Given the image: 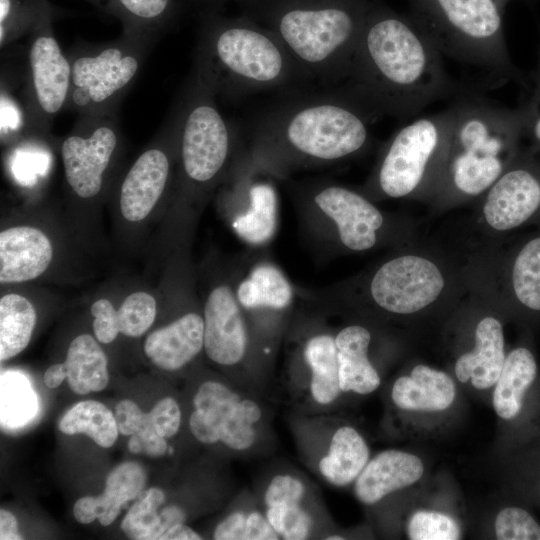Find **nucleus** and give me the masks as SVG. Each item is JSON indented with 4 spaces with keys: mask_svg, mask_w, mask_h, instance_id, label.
<instances>
[{
    "mask_svg": "<svg viewBox=\"0 0 540 540\" xmlns=\"http://www.w3.org/2000/svg\"><path fill=\"white\" fill-rule=\"evenodd\" d=\"M425 473V464L416 454L387 449L377 453L354 481L356 499L374 505L385 497L416 484Z\"/></svg>",
    "mask_w": 540,
    "mask_h": 540,
    "instance_id": "obj_22",
    "label": "nucleus"
},
{
    "mask_svg": "<svg viewBox=\"0 0 540 540\" xmlns=\"http://www.w3.org/2000/svg\"><path fill=\"white\" fill-rule=\"evenodd\" d=\"M363 435L351 425L337 427L326 453L318 462V471L331 485L346 487L356 480L370 459Z\"/></svg>",
    "mask_w": 540,
    "mask_h": 540,
    "instance_id": "obj_31",
    "label": "nucleus"
},
{
    "mask_svg": "<svg viewBox=\"0 0 540 540\" xmlns=\"http://www.w3.org/2000/svg\"><path fill=\"white\" fill-rule=\"evenodd\" d=\"M506 358L504 328L500 319L485 316L474 331V346L455 361L454 374L462 383L485 391L496 383Z\"/></svg>",
    "mask_w": 540,
    "mask_h": 540,
    "instance_id": "obj_27",
    "label": "nucleus"
},
{
    "mask_svg": "<svg viewBox=\"0 0 540 540\" xmlns=\"http://www.w3.org/2000/svg\"><path fill=\"white\" fill-rule=\"evenodd\" d=\"M288 182L304 232L326 255L366 252L382 240L385 215L363 192L327 179Z\"/></svg>",
    "mask_w": 540,
    "mask_h": 540,
    "instance_id": "obj_9",
    "label": "nucleus"
},
{
    "mask_svg": "<svg viewBox=\"0 0 540 540\" xmlns=\"http://www.w3.org/2000/svg\"><path fill=\"white\" fill-rule=\"evenodd\" d=\"M390 397L393 405L403 412L442 413L455 403L457 386L448 373L426 364H417L409 374L396 378Z\"/></svg>",
    "mask_w": 540,
    "mask_h": 540,
    "instance_id": "obj_25",
    "label": "nucleus"
},
{
    "mask_svg": "<svg viewBox=\"0 0 540 540\" xmlns=\"http://www.w3.org/2000/svg\"><path fill=\"white\" fill-rule=\"evenodd\" d=\"M256 121L246 157L278 180L365 152L381 116L345 84L282 94Z\"/></svg>",
    "mask_w": 540,
    "mask_h": 540,
    "instance_id": "obj_2",
    "label": "nucleus"
},
{
    "mask_svg": "<svg viewBox=\"0 0 540 540\" xmlns=\"http://www.w3.org/2000/svg\"><path fill=\"white\" fill-rule=\"evenodd\" d=\"M452 121L449 104L397 129L383 146L363 193L368 197L403 198L427 186L437 187Z\"/></svg>",
    "mask_w": 540,
    "mask_h": 540,
    "instance_id": "obj_10",
    "label": "nucleus"
},
{
    "mask_svg": "<svg viewBox=\"0 0 540 540\" xmlns=\"http://www.w3.org/2000/svg\"><path fill=\"white\" fill-rule=\"evenodd\" d=\"M37 315L30 300L17 293L0 299V360L5 362L28 346L35 329Z\"/></svg>",
    "mask_w": 540,
    "mask_h": 540,
    "instance_id": "obj_35",
    "label": "nucleus"
},
{
    "mask_svg": "<svg viewBox=\"0 0 540 540\" xmlns=\"http://www.w3.org/2000/svg\"><path fill=\"white\" fill-rule=\"evenodd\" d=\"M67 378L66 366L63 363H55L47 368L43 376L44 384L50 388L55 389L59 387Z\"/></svg>",
    "mask_w": 540,
    "mask_h": 540,
    "instance_id": "obj_52",
    "label": "nucleus"
},
{
    "mask_svg": "<svg viewBox=\"0 0 540 540\" xmlns=\"http://www.w3.org/2000/svg\"><path fill=\"white\" fill-rule=\"evenodd\" d=\"M179 107L167 121L157 143L144 150L126 172L119 191V207L129 222L144 220L166 191L177 160Z\"/></svg>",
    "mask_w": 540,
    "mask_h": 540,
    "instance_id": "obj_17",
    "label": "nucleus"
},
{
    "mask_svg": "<svg viewBox=\"0 0 540 540\" xmlns=\"http://www.w3.org/2000/svg\"><path fill=\"white\" fill-rule=\"evenodd\" d=\"M442 56L410 13L372 0L342 84L381 118L406 122L436 101L479 90L451 77Z\"/></svg>",
    "mask_w": 540,
    "mask_h": 540,
    "instance_id": "obj_1",
    "label": "nucleus"
},
{
    "mask_svg": "<svg viewBox=\"0 0 540 540\" xmlns=\"http://www.w3.org/2000/svg\"><path fill=\"white\" fill-rule=\"evenodd\" d=\"M321 317H307L298 332L297 359L309 371V389L313 400L321 405L332 404L342 393L335 334L320 321Z\"/></svg>",
    "mask_w": 540,
    "mask_h": 540,
    "instance_id": "obj_21",
    "label": "nucleus"
},
{
    "mask_svg": "<svg viewBox=\"0 0 540 540\" xmlns=\"http://www.w3.org/2000/svg\"><path fill=\"white\" fill-rule=\"evenodd\" d=\"M45 0H0V46L3 49L33 30Z\"/></svg>",
    "mask_w": 540,
    "mask_h": 540,
    "instance_id": "obj_38",
    "label": "nucleus"
},
{
    "mask_svg": "<svg viewBox=\"0 0 540 540\" xmlns=\"http://www.w3.org/2000/svg\"><path fill=\"white\" fill-rule=\"evenodd\" d=\"M23 129L28 132L32 127L26 108L8 94L6 89H1V135L2 137L18 135Z\"/></svg>",
    "mask_w": 540,
    "mask_h": 540,
    "instance_id": "obj_48",
    "label": "nucleus"
},
{
    "mask_svg": "<svg viewBox=\"0 0 540 540\" xmlns=\"http://www.w3.org/2000/svg\"><path fill=\"white\" fill-rule=\"evenodd\" d=\"M411 540H458L463 536L462 528L456 518L449 513L419 509L412 512L405 526Z\"/></svg>",
    "mask_w": 540,
    "mask_h": 540,
    "instance_id": "obj_39",
    "label": "nucleus"
},
{
    "mask_svg": "<svg viewBox=\"0 0 540 540\" xmlns=\"http://www.w3.org/2000/svg\"><path fill=\"white\" fill-rule=\"evenodd\" d=\"M195 6L201 9L202 12L219 11L222 7L229 3H236L239 6L247 0H189Z\"/></svg>",
    "mask_w": 540,
    "mask_h": 540,
    "instance_id": "obj_53",
    "label": "nucleus"
},
{
    "mask_svg": "<svg viewBox=\"0 0 540 540\" xmlns=\"http://www.w3.org/2000/svg\"><path fill=\"white\" fill-rule=\"evenodd\" d=\"M372 341L370 330L351 323L335 333L339 385L343 393L368 395L381 385V377L369 357Z\"/></svg>",
    "mask_w": 540,
    "mask_h": 540,
    "instance_id": "obj_29",
    "label": "nucleus"
},
{
    "mask_svg": "<svg viewBox=\"0 0 540 540\" xmlns=\"http://www.w3.org/2000/svg\"><path fill=\"white\" fill-rule=\"evenodd\" d=\"M499 1H501L503 4L506 5L510 0H499Z\"/></svg>",
    "mask_w": 540,
    "mask_h": 540,
    "instance_id": "obj_55",
    "label": "nucleus"
},
{
    "mask_svg": "<svg viewBox=\"0 0 540 540\" xmlns=\"http://www.w3.org/2000/svg\"><path fill=\"white\" fill-rule=\"evenodd\" d=\"M128 450L132 454H144L151 458H160L168 451L166 438L160 436L154 429L148 413L143 425L130 436Z\"/></svg>",
    "mask_w": 540,
    "mask_h": 540,
    "instance_id": "obj_47",
    "label": "nucleus"
},
{
    "mask_svg": "<svg viewBox=\"0 0 540 540\" xmlns=\"http://www.w3.org/2000/svg\"><path fill=\"white\" fill-rule=\"evenodd\" d=\"M149 419L156 432L164 437L176 435L181 426L182 413L179 404L172 397L160 399L148 412Z\"/></svg>",
    "mask_w": 540,
    "mask_h": 540,
    "instance_id": "obj_46",
    "label": "nucleus"
},
{
    "mask_svg": "<svg viewBox=\"0 0 540 540\" xmlns=\"http://www.w3.org/2000/svg\"><path fill=\"white\" fill-rule=\"evenodd\" d=\"M277 180L272 174L252 163L242 148L223 182L231 228L251 248L266 246L276 234Z\"/></svg>",
    "mask_w": 540,
    "mask_h": 540,
    "instance_id": "obj_15",
    "label": "nucleus"
},
{
    "mask_svg": "<svg viewBox=\"0 0 540 540\" xmlns=\"http://www.w3.org/2000/svg\"><path fill=\"white\" fill-rule=\"evenodd\" d=\"M492 388V406L502 421L519 428L540 417L539 365L528 335L506 354Z\"/></svg>",
    "mask_w": 540,
    "mask_h": 540,
    "instance_id": "obj_20",
    "label": "nucleus"
},
{
    "mask_svg": "<svg viewBox=\"0 0 540 540\" xmlns=\"http://www.w3.org/2000/svg\"><path fill=\"white\" fill-rule=\"evenodd\" d=\"M450 105L453 121L437 187L478 196L493 185L521 150V112L478 91L464 93Z\"/></svg>",
    "mask_w": 540,
    "mask_h": 540,
    "instance_id": "obj_5",
    "label": "nucleus"
},
{
    "mask_svg": "<svg viewBox=\"0 0 540 540\" xmlns=\"http://www.w3.org/2000/svg\"><path fill=\"white\" fill-rule=\"evenodd\" d=\"M483 217L496 231L540 222V160L527 147L486 191Z\"/></svg>",
    "mask_w": 540,
    "mask_h": 540,
    "instance_id": "obj_19",
    "label": "nucleus"
},
{
    "mask_svg": "<svg viewBox=\"0 0 540 540\" xmlns=\"http://www.w3.org/2000/svg\"><path fill=\"white\" fill-rule=\"evenodd\" d=\"M216 100L211 87L194 72L178 106L177 162L187 197L205 195L223 183L243 147Z\"/></svg>",
    "mask_w": 540,
    "mask_h": 540,
    "instance_id": "obj_8",
    "label": "nucleus"
},
{
    "mask_svg": "<svg viewBox=\"0 0 540 540\" xmlns=\"http://www.w3.org/2000/svg\"><path fill=\"white\" fill-rule=\"evenodd\" d=\"M265 515L281 539L309 538L313 520L302 502H281L265 507Z\"/></svg>",
    "mask_w": 540,
    "mask_h": 540,
    "instance_id": "obj_43",
    "label": "nucleus"
},
{
    "mask_svg": "<svg viewBox=\"0 0 540 540\" xmlns=\"http://www.w3.org/2000/svg\"><path fill=\"white\" fill-rule=\"evenodd\" d=\"M306 495L304 482L292 474H277L268 483L263 500L270 506L281 502H302Z\"/></svg>",
    "mask_w": 540,
    "mask_h": 540,
    "instance_id": "obj_44",
    "label": "nucleus"
},
{
    "mask_svg": "<svg viewBox=\"0 0 540 540\" xmlns=\"http://www.w3.org/2000/svg\"><path fill=\"white\" fill-rule=\"evenodd\" d=\"M114 415L119 433L124 436H131L137 432L146 419V413L130 399L118 402Z\"/></svg>",
    "mask_w": 540,
    "mask_h": 540,
    "instance_id": "obj_49",
    "label": "nucleus"
},
{
    "mask_svg": "<svg viewBox=\"0 0 540 540\" xmlns=\"http://www.w3.org/2000/svg\"><path fill=\"white\" fill-rule=\"evenodd\" d=\"M194 72L217 98L228 100L316 86L279 37L244 13L227 17L202 12Z\"/></svg>",
    "mask_w": 540,
    "mask_h": 540,
    "instance_id": "obj_3",
    "label": "nucleus"
},
{
    "mask_svg": "<svg viewBox=\"0 0 540 540\" xmlns=\"http://www.w3.org/2000/svg\"><path fill=\"white\" fill-rule=\"evenodd\" d=\"M409 13L442 55L479 68L492 86L513 81L522 87L527 72L517 67L504 33L499 0H408Z\"/></svg>",
    "mask_w": 540,
    "mask_h": 540,
    "instance_id": "obj_6",
    "label": "nucleus"
},
{
    "mask_svg": "<svg viewBox=\"0 0 540 540\" xmlns=\"http://www.w3.org/2000/svg\"><path fill=\"white\" fill-rule=\"evenodd\" d=\"M204 350L202 313L187 311L167 325L149 333L143 343L146 358L158 369L174 372Z\"/></svg>",
    "mask_w": 540,
    "mask_h": 540,
    "instance_id": "obj_24",
    "label": "nucleus"
},
{
    "mask_svg": "<svg viewBox=\"0 0 540 540\" xmlns=\"http://www.w3.org/2000/svg\"><path fill=\"white\" fill-rule=\"evenodd\" d=\"M522 94L517 106L522 116L523 139L534 154L540 153V27L536 66L527 72Z\"/></svg>",
    "mask_w": 540,
    "mask_h": 540,
    "instance_id": "obj_40",
    "label": "nucleus"
},
{
    "mask_svg": "<svg viewBox=\"0 0 540 540\" xmlns=\"http://www.w3.org/2000/svg\"><path fill=\"white\" fill-rule=\"evenodd\" d=\"M513 448V487L523 502L540 508V422L517 428Z\"/></svg>",
    "mask_w": 540,
    "mask_h": 540,
    "instance_id": "obj_34",
    "label": "nucleus"
},
{
    "mask_svg": "<svg viewBox=\"0 0 540 540\" xmlns=\"http://www.w3.org/2000/svg\"><path fill=\"white\" fill-rule=\"evenodd\" d=\"M58 429L66 435H87L102 448L112 447L120 434L114 413L96 400L74 404L60 418Z\"/></svg>",
    "mask_w": 540,
    "mask_h": 540,
    "instance_id": "obj_36",
    "label": "nucleus"
},
{
    "mask_svg": "<svg viewBox=\"0 0 540 540\" xmlns=\"http://www.w3.org/2000/svg\"><path fill=\"white\" fill-rule=\"evenodd\" d=\"M372 0H247L242 13L272 30L316 86L346 81Z\"/></svg>",
    "mask_w": 540,
    "mask_h": 540,
    "instance_id": "obj_4",
    "label": "nucleus"
},
{
    "mask_svg": "<svg viewBox=\"0 0 540 540\" xmlns=\"http://www.w3.org/2000/svg\"><path fill=\"white\" fill-rule=\"evenodd\" d=\"M119 145L117 113L77 119L60 146L65 181L73 195L90 200L102 192Z\"/></svg>",
    "mask_w": 540,
    "mask_h": 540,
    "instance_id": "obj_16",
    "label": "nucleus"
},
{
    "mask_svg": "<svg viewBox=\"0 0 540 540\" xmlns=\"http://www.w3.org/2000/svg\"><path fill=\"white\" fill-rule=\"evenodd\" d=\"M64 364L67 384L75 394L100 392L109 383L107 356L90 334H80L71 341Z\"/></svg>",
    "mask_w": 540,
    "mask_h": 540,
    "instance_id": "obj_33",
    "label": "nucleus"
},
{
    "mask_svg": "<svg viewBox=\"0 0 540 540\" xmlns=\"http://www.w3.org/2000/svg\"><path fill=\"white\" fill-rule=\"evenodd\" d=\"M159 487H151L136 498L121 521V530L133 540H160L172 526L185 523L186 513L177 504L166 505Z\"/></svg>",
    "mask_w": 540,
    "mask_h": 540,
    "instance_id": "obj_32",
    "label": "nucleus"
},
{
    "mask_svg": "<svg viewBox=\"0 0 540 540\" xmlns=\"http://www.w3.org/2000/svg\"><path fill=\"white\" fill-rule=\"evenodd\" d=\"M53 247L48 236L31 225L0 232V282L17 284L40 277L50 266Z\"/></svg>",
    "mask_w": 540,
    "mask_h": 540,
    "instance_id": "obj_23",
    "label": "nucleus"
},
{
    "mask_svg": "<svg viewBox=\"0 0 540 540\" xmlns=\"http://www.w3.org/2000/svg\"><path fill=\"white\" fill-rule=\"evenodd\" d=\"M53 7L45 0L27 48L24 102L33 132L46 135L67 106L71 64L53 30Z\"/></svg>",
    "mask_w": 540,
    "mask_h": 540,
    "instance_id": "obj_13",
    "label": "nucleus"
},
{
    "mask_svg": "<svg viewBox=\"0 0 540 540\" xmlns=\"http://www.w3.org/2000/svg\"><path fill=\"white\" fill-rule=\"evenodd\" d=\"M0 539L1 540H19L23 539L18 531L16 517L8 510H0Z\"/></svg>",
    "mask_w": 540,
    "mask_h": 540,
    "instance_id": "obj_50",
    "label": "nucleus"
},
{
    "mask_svg": "<svg viewBox=\"0 0 540 540\" xmlns=\"http://www.w3.org/2000/svg\"><path fill=\"white\" fill-rule=\"evenodd\" d=\"M146 478L145 470L137 462L125 461L117 465L107 475L101 494L84 496L75 502V520L80 524H89L97 519L104 527L111 525L122 508L142 493Z\"/></svg>",
    "mask_w": 540,
    "mask_h": 540,
    "instance_id": "obj_28",
    "label": "nucleus"
},
{
    "mask_svg": "<svg viewBox=\"0 0 540 540\" xmlns=\"http://www.w3.org/2000/svg\"><path fill=\"white\" fill-rule=\"evenodd\" d=\"M445 287L446 278L433 260L401 254L382 261L358 278L320 289H297L304 301L322 309L355 307L389 318H403L431 307Z\"/></svg>",
    "mask_w": 540,
    "mask_h": 540,
    "instance_id": "obj_7",
    "label": "nucleus"
},
{
    "mask_svg": "<svg viewBox=\"0 0 540 540\" xmlns=\"http://www.w3.org/2000/svg\"><path fill=\"white\" fill-rule=\"evenodd\" d=\"M157 303L148 292L129 294L117 310L120 333L130 338L144 335L155 321Z\"/></svg>",
    "mask_w": 540,
    "mask_h": 540,
    "instance_id": "obj_42",
    "label": "nucleus"
},
{
    "mask_svg": "<svg viewBox=\"0 0 540 540\" xmlns=\"http://www.w3.org/2000/svg\"><path fill=\"white\" fill-rule=\"evenodd\" d=\"M202 536L185 523L170 527L160 540H201Z\"/></svg>",
    "mask_w": 540,
    "mask_h": 540,
    "instance_id": "obj_51",
    "label": "nucleus"
},
{
    "mask_svg": "<svg viewBox=\"0 0 540 540\" xmlns=\"http://www.w3.org/2000/svg\"><path fill=\"white\" fill-rule=\"evenodd\" d=\"M262 416L256 401L242 397L222 382L208 380L194 394L189 429L202 444L222 443L232 450L245 451L257 440Z\"/></svg>",
    "mask_w": 540,
    "mask_h": 540,
    "instance_id": "obj_14",
    "label": "nucleus"
},
{
    "mask_svg": "<svg viewBox=\"0 0 540 540\" xmlns=\"http://www.w3.org/2000/svg\"><path fill=\"white\" fill-rule=\"evenodd\" d=\"M326 540H343L345 539V537H343L342 535H338V534H332V535H329L325 538Z\"/></svg>",
    "mask_w": 540,
    "mask_h": 540,
    "instance_id": "obj_54",
    "label": "nucleus"
},
{
    "mask_svg": "<svg viewBox=\"0 0 540 540\" xmlns=\"http://www.w3.org/2000/svg\"><path fill=\"white\" fill-rule=\"evenodd\" d=\"M260 249L246 251L230 271L236 299L258 351L262 343L269 347L280 335L293 315L295 300L299 296L297 286Z\"/></svg>",
    "mask_w": 540,
    "mask_h": 540,
    "instance_id": "obj_12",
    "label": "nucleus"
},
{
    "mask_svg": "<svg viewBox=\"0 0 540 540\" xmlns=\"http://www.w3.org/2000/svg\"><path fill=\"white\" fill-rule=\"evenodd\" d=\"M215 540H277L280 539L265 513L234 511L221 520L213 531Z\"/></svg>",
    "mask_w": 540,
    "mask_h": 540,
    "instance_id": "obj_37",
    "label": "nucleus"
},
{
    "mask_svg": "<svg viewBox=\"0 0 540 540\" xmlns=\"http://www.w3.org/2000/svg\"><path fill=\"white\" fill-rule=\"evenodd\" d=\"M100 11L118 19L123 36L152 46L172 24L177 0H85Z\"/></svg>",
    "mask_w": 540,
    "mask_h": 540,
    "instance_id": "obj_30",
    "label": "nucleus"
},
{
    "mask_svg": "<svg viewBox=\"0 0 540 540\" xmlns=\"http://www.w3.org/2000/svg\"><path fill=\"white\" fill-rule=\"evenodd\" d=\"M151 45L121 35L77 46L70 53L71 88L66 109L79 117L116 114Z\"/></svg>",
    "mask_w": 540,
    "mask_h": 540,
    "instance_id": "obj_11",
    "label": "nucleus"
},
{
    "mask_svg": "<svg viewBox=\"0 0 540 540\" xmlns=\"http://www.w3.org/2000/svg\"><path fill=\"white\" fill-rule=\"evenodd\" d=\"M493 532L498 540H540V522L523 501L510 503L498 510Z\"/></svg>",
    "mask_w": 540,
    "mask_h": 540,
    "instance_id": "obj_41",
    "label": "nucleus"
},
{
    "mask_svg": "<svg viewBox=\"0 0 540 540\" xmlns=\"http://www.w3.org/2000/svg\"><path fill=\"white\" fill-rule=\"evenodd\" d=\"M94 337L101 344L112 343L120 333L117 310L105 298L96 300L91 305Z\"/></svg>",
    "mask_w": 540,
    "mask_h": 540,
    "instance_id": "obj_45",
    "label": "nucleus"
},
{
    "mask_svg": "<svg viewBox=\"0 0 540 540\" xmlns=\"http://www.w3.org/2000/svg\"><path fill=\"white\" fill-rule=\"evenodd\" d=\"M204 352L214 364L232 368L259 353L248 321L238 304L230 273L211 283L203 304Z\"/></svg>",
    "mask_w": 540,
    "mask_h": 540,
    "instance_id": "obj_18",
    "label": "nucleus"
},
{
    "mask_svg": "<svg viewBox=\"0 0 540 540\" xmlns=\"http://www.w3.org/2000/svg\"><path fill=\"white\" fill-rule=\"evenodd\" d=\"M507 291L518 321L527 328L540 326V231L523 239L511 254Z\"/></svg>",
    "mask_w": 540,
    "mask_h": 540,
    "instance_id": "obj_26",
    "label": "nucleus"
}]
</instances>
